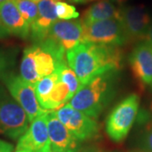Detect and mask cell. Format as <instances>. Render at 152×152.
Returning <instances> with one entry per match:
<instances>
[{
  "label": "cell",
  "mask_w": 152,
  "mask_h": 152,
  "mask_svg": "<svg viewBox=\"0 0 152 152\" xmlns=\"http://www.w3.org/2000/svg\"><path fill=\"white\" fill-rule=\"evenodd\" d=\"M66 59L81 87L99 75L119 72L124 58L120 47L80 42L67 52Z\"/></svg>",
  "instance_id": "cell-1"
},
{
  "label": "cell",
  "mask_w": 152,
  "mask_h": 152,
  "mask_svg": "<svg viewBox=\"0 0 152 152\" xmlns=\"http://www.w3.org/2000/svg\"><path fill=\"white\" fill-rule=\"evenodd\" d=\"M66 53L46 38L24 50L20 64V77L35 86L41 79L54 73L67 62Z\"/></svg>",
  "instance_id": "cell-2"
},
{
  "label": "cell",
  "mask_w": 152,
  "mask_h": 152,
  "mask_svg": "<svg viewBox=\"0 0 152 152\" xmlns=\"http://www.w3.org/2000/svg\"><path fill=\"white\" fill-rule=\"evenodd\" d=\"M118 72H109L81 86L69 104L74 108L96 118L113 99L117 91Z\"/></svg>",
  "instance_id": "cell-3"
},
{
  "label": "cell",
  "mask_w": 152,
  "mask_h": 152,
  "mask_svg": "<svg viewBox=\"0 0 152 152\" xmlns=\"http://www.w3.org/2000/svg\"><path fill=\"white\" fill-rule=\"evenodd\" d=\"M139 107L140 96L134 93L114 107L106 122L107 134L113 141L120 143L126 139L135 121Z\"/></svg>",
  "instance_id": "cell-4"
},
{
  "label": "cell",
  "mask_w": 152,
  "mask_h": 152,
  "mask_svg": "<svg viewBox=\"0 0 152 152\" xmlns=\"http://www.w3.org/2000/svg\"><path fill=\"white\" fill-rule=\"evenodd\" d=\"M83 26L81 42L121 47L128 42L118 19H108Z\"/></svg>",
  "instance_id": "cell-5"
},
{
  "label": "cell",
  "mask_w": 152,
  "mask_h": 152,
  "mask_svg": "<svg viewBox=\"0 0 152 152\" xmlns=\"http://www.w3.org/2000/svg\"><path fill=\"white\" fill-rule=\"evenodd\" d=\"M29 123L27 114L15 99L0 95V134L18 139L27 130Z\"/></svg>",
  "instance_id": "cell-6"
},
{
  "label": "cell",
  "mask_w": 152,
  "mask_h": 152,
  "mask_svg": "<svg viewBox=\"0 0 152 152\" xmlns=\"http://www.w3.org/2000/svg\"><path fill=\"white\" fill-rule=\"evenodd\" d=\"M54 113L60 122L81 142L93 140L99 135L100 125L97 122L69 103Z\"/></svg>",
  "instance_id": "cell-7"
},
{
  "label": "cell",
  "mask_w": 152,
  "mask_h": 152,
  "mask_svg": "<svg viewBox=\"0 0 152 152\" xmlns=\"http://www.w3.org/2000/svg\"><path fill=\"white\" fill-rule=\"evenodd\" d=\"M120 21L128 42L145 41L151 24V16L144 4L120 7Z\"/></svg>",
  "instance_id": "cell-8"
},
{
  "label": "cell",
  "mask_w": 152,
  "mask_h": 152,
  "mask_svg": "<svg viewBox=\"0 0 152 152\" xmlns=\"http://www.w3.org/2000/svg\"><path fill=\"white\" fill-rule=\"evenodd\" d=\"M4 82L13 99L26 113L30 123L38 116L49 112L42 108L40 106L35 91V86L24 80L20 76L13 75L7 76Z\"/></svg>",
  "instance_id": "cell-9"
},
{
  "label": "cell",
  "mask_w": 152,
  "mask_h": 152,
  "mask_svg": "<svg viewBox=\"0 0 152 152\" xmlns=\"http://www.w3.org/2000/svg\"><path fill=\"white\" fill-rule=\"evenodd\" d=\"M131 72L139 86L152 91V46L147 42L139 44L129 58Z\"/></svg>",
  "instance_id": "cell-10"
},
{
  "label": "cell",
  "mask_w": 152,
  "mask_h": 152,
  "mask_svg": "<svg viewBox=\"0 0 152 152\" xmlns=\"http://www.w3.org/2000/svg\"><path fill=\"white\" fill-rule=\"evenodd\" d=\"M82 33L81 20H57L49 29L46 38L52 41L67 53V52L81 42Z\"/></svg>",
  "instance_id": "cell-11"
},
{
  "label": "cell",
  "mask_w": 152,
  "mask_h": 152,
  "mask_svg": "<svg viewBox=\"0 0 152 152\" xmlns=\"http://www.w3.org/2000/svg\"><path fill=\"white\" fill-rule=\"evenodd\" d=\"M47 124L50 147L53 150L58 152H80L81 141L60 122L54 112L47 113Z\"/></svg>",
  "instance_id": "cell-12"
},
{
  "label": "cell",
  "mask_w": 152,
  "mask_h": 152,
  "mask_svg": "<svg viewBox=\"0 0 152 152\" xmlns=\"http://www.w3.org/2000/svg\"><path fill=\"white\" fill-rule=\"evenodd\" d=\"M48 113L38 116L31 122V125L27 130L19 139L17 150H26L31 152H44L50 148L47 124Z\"/></svg>",
  "instance_id": "cell-13"
},
{
  "label": "cell",
  "mask_w": 152,
  "mask_h": 152,
  "mask_svg": "<svg viewBox=\"0 0 152 152\" xmlns=\"http://www.w3.org/2000/svg\"><path fill=\"white\" fill-rule=\"evenodd\" d=\"M58 0H42L37 2L38 15L31 26V37L35 43L43 41L48 37L49 29L58 20L56 3Z\"/></svg>",
  "instance_id": "cell-14"
},
{
  "label": "cell",
  "mask_w": 152,
  "mask_h": 152,
  "mask_svg": "<svg viewBox=\"0 0 152 152\" xmlns=\"http://www.w3.org/2000/svg\"><path fill=\"white\" fill-rule=\"evenodd\" d=\"M0 20L9 34L24 39L31 35V26L22 17L14 0L0 4Z\"/></svg>",
  "instance_id": "cell-15"
},
{
  "label": "cell",
  "mask_w": 152,
  "mask_h": 152,
  "mask_svg": "<svg viewBox=\"0 0 152 152\" xmlns=\"http://www.w3.org/2000/svg\"><path fill=\"white\" fill-rule=\"evenodd\" d=\"M108 19H120V7L118 8L111 0H101L90 6L83 13L82 25Z\"/></svg>",
  "instance_id": "cell-16"
},
{
  "label": "cell",
  "mask_w": 152,
  "mask_h": 152,
  "mask_svg": "<svg viewBox=\"0 0 152 152\" xmlns=\"http://www.w3.org/2000/svg\"><path fill=\"white\" fill-rule=\"evenodd\" d=\"M72 97L73 96L69 91V88L64 82L61 80L59 77L47 99L46 102L42 106V108L47 111L60 108L63 106H64L66 102L70 101Z\"/></svg>",
  "instance_id": "cell-17"
},
{
  "label": "cell",
  "mask_w": 152,
  "mask_h": 152,
  "mask_svg": "<svg viewBox=\"0 0 152 152\" xmlns=\"http://www.w3.org/2000/svg\"><path fill=\"white\" fill-rule=\"evenodd\" d=\"M58 78H59V75H58V73L56 69L54 73L41 79L34 86L38 102L40 104V106L42 107V106L44 105V103L46 102L50 93L52 91L53 88L54 87L56 82L58 81Z\"/></svg>",
  "instance_id": "cell-18"
},
{
  "label": "cell",
  "mask_w": 152,
  "mask_h": 152,
  "mask_svg": "<svg viewBox=\"0 0 152 152\" xmlns=\"http://www.w3.org/2000/svg\"><path fill=\"white\" fill-rule=\"evenodd\" d=\"M57 71L58 72L61 80L64 82L68 86L72 96H74L75 94L78 91V90L80 88V80L75 75V73L69 66L68 65L67 62L60 64L58 67Z\"/></svg>",
  "instance_id": "cell-19"
},
{
  "label": "cell",
  "mask_w": 152,
  "mask_h": 152,
  "mask_svg": "<svg viewBox=\"0 0 152 152\" xmlns=\"http://www.w3.org/2000/svg\"><path fill=\"white\" fill-rule=\"evenodd\" d=\"M24 20L31 26L38 15L37 4L31 0H14Z\"/></svg>",
  "instance_id": "cell-20"
},
{
  "label": "cell",
  "mask_w": 152,
  "mask_h": 152,
  "mask_svg": "<svg viewBox=\"0 0 152 152\" xmlns=\"http://www.w3.org/2000/svg\"><path fill=\"white\" fill-rule=\"evenodd\" d=\"M56 15L60 20H75L80 15L75 6L64 1H58L56 3Z\"/></svg>",
  "instance_id": "cell-21"
},
{
  "label": "cell",
  "mask_w": 152,
  "mask_h": 152,
  "mask_svg": "<svg viewBox=\"0 0 152 152\" xmlns=\"http://www.w3.org/2000/svg\"><path fill=\"white\" fill-rule=\"evenodd\" d=\"M140 143L142 150L152 152V120L147 121L145 129L140 136Z\"/></svg>",
  "instance_id": "cell-22"
},
{
  "label": "cell",
  "mask_w": 152,
  "mask_h": 152,
  "mask_svg": "<svg viewBox=\"0 0 152 152\" xmlns=\"http://www.w3.org/2000/svg\"><path fill=\"white\" fill-rule=\"evenodd\" d=\"M13 145L8 142L0 140V152H12Z\"/></svg>",
  "instance_id": "cell-23"
},
{
  "label": "cell",
  "mask_w": 152,
  "mask_h": 152,
  "mask_svg": "<svg viewBox=\"0 0 152 152\" xmlns=\"http://www.w3.org/2000/svg\"><path fill=\"white\" fill-rule=\"evenodd\" d=\"M10 34L7 31V30L5 29V27L4 26L3 23L0 20V39H3V38L7 37Z\"/></svg>",
  "instance_id": "cell-24"
},
{
  "label": "cell",
  "mask_w": 152,
  "mask_h": 152,
  "mask_svg": "<svg viewBox=\"0 0 152 152\" xmlns=\"http://www.w3.org/2000/svg\"><path fill=\"white\" fill-rule=\"evenodd\" d=\"M145 42L152 46V21L151 24V26H150V29H149V31L147 33L146 38H145Z\"/></svg>",
  "instance_id": "cell-25"
},
{
  "label": "cell",
  "mask_w": 152,
  "mask_h": 152,
  "mask_svg": "<svg viewBox=\"0 0 152 152\" xmlns=\"http://www.w3.org/2000/svg\"><path fill=\"white\" fill-rule=\"evenodd\" d=\"M6 67V62L5 59L4 58V57L0 54V74H2L3 70L5 69Z\"/></svg>",
  "instance_id": "cell-26"
},
{
  "label": "cell",
  "mask_w": 152,
  "mask_h": 152,
  "mask_svg": "<svg viewBox=\"0 0 152 152\" xmlns=\"http://www.w3.org/2000/svg\"><path fill=\"white\" fill-rule=\"evenodd\" d=\"M128 1H129V0H111V2H113L115 5H118L120 7L124 5Z\"/></svg>",
  "instance_id": "cell-27"
},
{
  "label": "cell",
  "mask_w": 152,
  "mask_h": 152,
  "mask_svg": "<svg viewBox=\"0 0 152 152\" xmlns=\"http://www.w3.org/2000/svg\"><path fill=\"white\" fill-rule=\"evenodd\" d=\"M67 2L73 3V4H86L87 3V0H66Z\"/></svg>",
  "instance_id": "cell-28"
},
{
  "label": "cell",
  "mask_w": 152,
  "mask_h": 152,
  "mask_svg": "<svg viewBox=\"0 0 152 152\" xmlns=\"http://www.w3.org/2000/svg\"><path fill=\"white\" fill-rule=\"evenodd\" d=\"M83 152H100V151H98L97 149H89L86 151H84Z\"/></svg>",
  "instance_id": "cell-29"
},
{
  "label": "cell",
  "mask_w": 152,
  "mask_h": 152,
  "mask_svg": "<svg viewBox=\"0 0 152 152\" xmlns=\"http://www.w3.org/2000/svg\"><path fill=\"white\" fill-rule=\"evenodd\" d=\"M44 152H58V151H55L54 150H53V149H52V148L50 147L48 150H47L46 151H44Z\"/></svg>",
  "instance_id": "cell-30"
},
{
  "label": "cell",
  "mask_w": 152,
  "mask_h": 152,
  "mask_svg": "<svg viewBox=\"0 0 152 152\" xmlns=\"http://www.w3.org/2000/svg\"><path fill=\"white\" fill-rule=\"evenodd\" d=\"M15 152H31L29 151H26V150H17Z\"/></svg>",
  "instance_id": "cell-31"
},
{
  "label": "cell",
  "mask_w": 152,
  "mask_h": 152,
  "mask_svg": "<svg viewBox=\"0 0 152 152\" xmlns=\"http://www.w3.org/2000/svg\"><path fill=\"white\" fill-rule=\"evenodd\" d=\"M132 152H150V151H144V150H139V151H132Z\"/></svg>",
  "instance_id": "cell-32"
},
{
  "label": "cell",
  "mask_w": 152,
  "mask_h": 152,
  "mask_svg": "<svg viewBox=\"0 0 152 152\" xmlns=\"http://www.w3.org/2000/svg\"><path fill=\"white\" fill-rule=\"evenodd\" d=\"M150 111H151V116H152V102H151V104H150Z\"/></svg>",
  "instance_id": "cell-33"
},
{
  "label": "cell",
  "mask_w": 152,
  "mask_h": 152,
  "mask_svg": "<svg viewBox=\"0 0 152 152\" xmlns=\"http://www.w3.org/2000/svg\"><path fill=\"white\" fill-rule=\"evenodd\" d=\"M33 2H35V3H37V2H39V1H42V0H31ZM58 1H62V0H58Z\"/></svg>",
  "instance_id": "cell-34"
},
{
  "label": "cell",
  "mask_w": 152,
  "mask_h": 152,
  "mask_svg": "<svg viewBox=\"0 0 152 152\" xmlns=\"http://www.w3.org/2000/svg\"><path fill=\"white\" fill-rule=\"evenodd\" d=\"M6 1H9V0H0V4H3V3H4Z\"/></svg>",
  "instance_id": "cell-35"
},
{
  "label": "cell",
  "mask_w": 152,
  "mask_h": 152,
  "mask_svg": "<svg viewBox=\"0 0 152 152\" xmlns=\"http://www.w3.org/2000/svg\"><path fill=\"white\" fill-rule=\"evenodd\" d=\"M88 1H95V0H87V2H88Z\"/></svg>",
  "instance_id": "cell-36"
}]
</instances>
